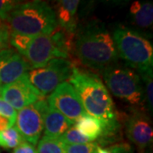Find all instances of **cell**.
<instances>
[{
  "mask_svg": "<svg viewBox=\"0 0 153 153\" xmlns=\"http://www.w3.org/2000/svg\"><path fill=\"white\" fill-rule=\"evenodd\" d=\"M73 54L83 66L104 71L118 61L112 36L101 22H90L74 34Z\"/></svg>",
  "mask_w": 153,
  "mask_h": 153,
  "instance_id": "obj_1",
  "label": "cell"
},
{
  "mask_svg": "<svg viewBox=\"0 0 153 153\" xmlns=\"http://www.w3.org/2000/svg\"><path fill=\"white\" fill-rule=\"evenodd\" d=\"M69 82L76 89L86 113L116 130L117 117L114 103L98 75L74 66Z\"/></svg>",
  "mask_w": 153,
  "mask_h": 153,
  "instance_id": "obj_2",
  "label": "cell"
},
{
  "mask_svg": "<svg viewBox=\"0 0 153 153\" xmlns=\"http://www.w3.org/2000/svg\"><path fill=\"white\" fill-rule=\"evenodd\" d=\"M5 23L10 33L28 37L50 35L58 28L55 10L43 1L17 4Z\"/></svg>",
  "mask_w": 153,
  "mask_h": 153,
  "instance_id": "obj_3",
  "label": "cell"
},
{
  "mask_svg": "<svg viewBox=\"0 0 153 153\" xmlns=\"http://www.w3.org/2000/svg\"><path fill=\"white\" fill-rule=\"evenodd\" d=\"M112 38L118 57L138 73L152 70L153 47L147 39L124 27L115 29Z\"/></svg>",
  "mask_w": 153,
  "mask_h": 153,
  "instance_id": "obj_4",
  "label": "cell"
},
{
  "mask_svg": "<svg viewBox=\"0 0 153 153\" xmlns=\"http://www.w3.org/2000/svg\"><path fill=\"white\" fill-rule=\"evenodd\" d=\"M103 78L114 96L132 105L134 110L145 109L142 80L138 72L125 65L116 63L103 71Z\"/></svg>",
  "mask_w": 153,
  "mask_h": 153,
  "instance_id": "obj_5",
  "label": "cell"
},
{
  "mask_svg": "<svg viewBox=\"0 0 153 153\" xmlns=\"http://www.w3.org/2000/svg\"><path fill=\"white\" fill-rule=\"evenodd\" d=\"M74 66L68 59H54L46 66L28 71L27 76L32 85L44 98L70 79Z\"/></svg>",
  "mask_w": 153,
  "mask_h": 153,
  "instance_id": "obj_6",
  "label": "cell"
},
{
  "mask_svg": "<svg viewBox=\"0 0 153 153\" xmlns=\"http://www.w3.org/2000/svg\"><path fill=\"white\" fill-rule=\"evenodd\" d=\"M22 56L27 61L32 70L46 66L54 59H67L70 57L60 48L53 34L32 37Z\"/></svg>",
  "mask_w": 153,
  "mask_h": 153,
  "instance_id": "obj_7",
  "label": "cell"
},
{
  "mask_svg": "<svg viewBox=\"0 0 153 153\" xmlns=\"http://www.w3.org/2000/svg\"><path fill=\"white\" fill-rule=\"evenodd\" d=\"M47 102L50 107L58 111L73 124L87 115L76 89L68 81L56 88L49 95Z\"/></svg>",
  "mask_w": 153,
  "mask_h": 153,
  "instance_id": "obj_8",
  "label": "cell"
},
{
  "mask_svg": "<svg viewBox=\"0 0 153 153\" xmlns=\"http://www.w3.org/2000/svg\"><path fill=\"white\" fill-rule=\"evenodd\" d=\"M40 100L18 111L15 123V127L24 141L34 146L38 144L44 131V118Z\"/></svg>",
  "mask_w": 153,
  "mask_h": 153,
  "instance_id": "obj_9",
  "label": "cell"
},
{
  "mask_svg": "<svg viewBox=\"0 0 153 153\" xmlns=\"http://www.w3.org/2000/svg\"><path fill=\"white\" fill-rule=\"evenodd\" d=\"M0 97L16 111H20L44 99L32 85L27 73L16 82L2 86Z\"/></svg>",
  "mask_w": 153,
  "mask_h": 153,
  "instance_id": "obj_10",
  "label": "cell"
},
{
  "mask_svg": "<svg viewBox=\"0 0 153 153\" xmlns=\"http://www.w3.org/2000/svg\"><path fill=\"white\" fill-rule=\"evenodd\" d=\"M126 135L141 153L152 146L153 128L152 121L143 111L134 110L125 123Z\"/></svg>",
  "mask_w": 153,
  "mask_h": 153,
  "instance_id": "obj_11",
  "label": "cell"
},
{
  "mask_svg": "<svg viewBox=\"0 0 153 153\" xmlns=\"http://www.w3.org/2000/svg\"><path fill=\"white\" fill-rule=\"evenodd\" d=\"M32 70L27 61L14 48L0 51V85L17 81Z\"/></svg>",
  "mask_w": 153,
  "mask_h": 153,
  "instance_id": "obj_12",
  "label": "cell"
},
{
  "mask_svg": "<svg viewBox=\"0 0 153 153\" xmlns=\"http://www.w3.org/2000/svg\"><path fill=\"white\" fill-rule=\"evenodd\" d=\"M44 118V136L60 138L74 125L58 111L50 107L47 100H40Z\"/></svg>",
  "mask_w": 153,
  "mask_h": 153,
  "instance_id": "obj_13",
  "label": "cell"
},
{
  "mask_svg": "<svg viewBox=\"0 0 153 153\" xmlns=\"http://www.w3.org/2000/svg\"><path fill=\"white\" fill-rule=\"evenodd\" d=\"M80 1L78 0H61L55 6V16L58 27L66 33L75 34L77 27V8Z\"/></svg>",
  "mask_w": 153,
  "mask_h": 153,
  "instance_id": "obj_14",
  "label": "cell"
},
{
  "mask_svg": "<svg viewBox=\"0 0 153 153\" xmlns=\"http://www.w3.org/2000/svg\"><path fill=\"white\" fill-rule=\"evenodd\" d=\"M74 126L82 134L93 141L100 137L109 135L111 132L114 131L105 123L88 114L80 117L75 123Z\"/></svg>",
  "mask_w": 153,
  "mask_h": 153,
  "instance_id": "obj_15",
  "label": "cell"
},
{
  "mask_svg": "<svg viewBox=\"0 0 153 153\" xmlns=\"http://www.w3.org/2000/svg\"><path fill=\"white\" fill-rule=\"evenodd\" d=\"M130 16L137 27L142 29H150L153 23V6L152 3L136 1L129 8Z\"/></svg>",
  "mask_w": 153,
  "mask_h": 153,
  "instance_id": "obj_16",
  "label": "cell"
},
{
  "mask_svg": "<svg viewBox=\"0 0 153 153\" xmlns=\"http://www.w3.org/2000/svg\"><path fill=\"white\" fill-rule=\"evenodd\" d=\"M24 141L21 134L16 128L11 127L4 130H0V146L7 150L16 148Z\"/></svg>",
  "mask_w": 153,
  "mask_h": 153,
  "instance_id": "obj_17",
  "label": "cell"
},
{
  "mask_svg": "<svg viewBox=\"0 0 153 153\" xmlns=\"http://www.w3.org/2000/svg\"><path fill=\"white\" fill-rule=\"evenodd\" d=\"M38 153H66L65 145L59 138L43 136L38 142Z\"/></svg>",
  "mask_w": 153,
  "mask_h": 153,
  "instance_id": "obj_18",
  "label": "cell"
},
{
  "mask_svg": "<svg viewBox=\"0 0 153 153\" xmlns=\"http://www.w3.org/2000/svg\"><path fill=\"white\" fill-rule=\"evenodd\" d=\"M142 80L144 95L146 100V104L147 105L148 111L152 112L153 109V81H152V70H149L145 72L139 73Z\"/></svg>",
  "mask_w": 153,
  "mask_h": 153,
  "instance_id": "obj_19",
  "label": "cell"
},
{
  "mask_svg": "<svg viewBox=\"0 0 153 153\" xmlns=\"http://www.w3.org/2000/svg\"><path fill=\"white\" fill-rule=\"evenodd\" d=\"M64 145H78L94 142L89 138L84 136L76 128L75 126L71 127L66 133L59 138Z\"/></svg>",
  "mask_w": 153,
  "mask_h": 153,
  "instance_id": "obj_20",
  "label": "cell"
},
{
  "mask_svg": "<svg viewBox=\"0 0 153 153\" xmlns=\"http://www.w3.org/2000/svg\"><path fill=\"white\" fill-rule=\"evenodd\" d=\"M99 145L95 142L78 145H65L66 153H97Z\"/></svg>",
  "mask_w": 153,
  "mask_h": 153,
  "instance_id": "obj_21",
  "label": "cell"
},
{
  "mask_svg": "<svg viewBox=\"0 0 153 153\" xmlns=\"http://www.w3.org/2000/svg\"><path fill=\"white\" fill-rule=\"evenodd\" d=\"M0 117L5 118L10 123V128L14 127L17 117V111L0 97Z\"/></svg>",
  "mask_w": 153,
  "mask_h": 153,
  "instance_id": "obj_22",
  "label": "cell"
},
{
  "mask_svg": "<svg viewBox=\"0 0 153 153\" xmlns=\"http://www.w3.org/2000/svg\"><path fill=\"white\" fill-rule=\"evenodd\" d=\"M10 32L5 22L0 21V51L10 48Z\"/></svg>",
  "mask_w": 153,
  "mask_h": 153,
  "instance_id": "obj_23",
  "label": "cell"
},
{
  "mask_svg": "<svg viewBox=\"0 0 153 153\" xmlns=\"http://www.w3.org/2000/svg\"><path fill=\"white\" fill-rule=\"evenodd\" d=\"M17 5V2L10 0H0V21L5 22L10 11Z\"/></svg>",
  "mask_w": 153,
  "mask_h": 153,
  "instance_id": "obj_24",
  "label": "cell"
},
{
  "mask_svg": "<svg viewBox=\"0 0 153 153\" xmlns=\"http://www.w3.org/2000/svg\"><path fill=\"white\" fill-rule=\"evenodd\" d=\"M12 153H38L37 149L32 144L23 141L16 148L14 149Z\"/></svg>",
  "mask_w": 153,
  "mask_h": 153,
  "instance_id": "obj_25",
  "label": "cell"
},
{
  "mask_svg": "<svg viewBox=\"0 0 153 153\" xmlns=\"http://www.w3.org/2000/svg\"><path fill=\"white\" fill-rule=\"evenodd\" d=\"M108 151L111 153H134L133 148L126 143L117 144L115 146H112L108 149Z\"/></svg>",
  "mask_w": 153,
  "mask_h": 153,
  "instance_id": "obj_26",
  "label": "cell"
},
{
  "mask_svg": "<svg viewBox=\"0 0 153 153\" xmlns=\"http://www.w3.org/2000/svg\"><path fill=\"white\" fill-rule=\"evenodd\" d=\"M97 153H111L109 152L107 149H104V148H101L99 146L98 150H97Z\"/></svg>",
  "mask_w": 153,
  "mask_h": 153,
  "instance_id": "obj_27",
  "label": "cell"
},
{
  "mask_svg": "<svg viewBox=\"0 0 153 153\" xmlns=\"http://www.w3.org/2000/svg\"><path fill=\"white\" fill-rule=\"evenodd\" d=\"M1 87H2V86L0 85V92H1Z\"/></svg>",
  "mask_w": 153,
  "mask_h": 153,
  "instance_id": "obj_28",
  "label": "cell"
}]
</instances>
